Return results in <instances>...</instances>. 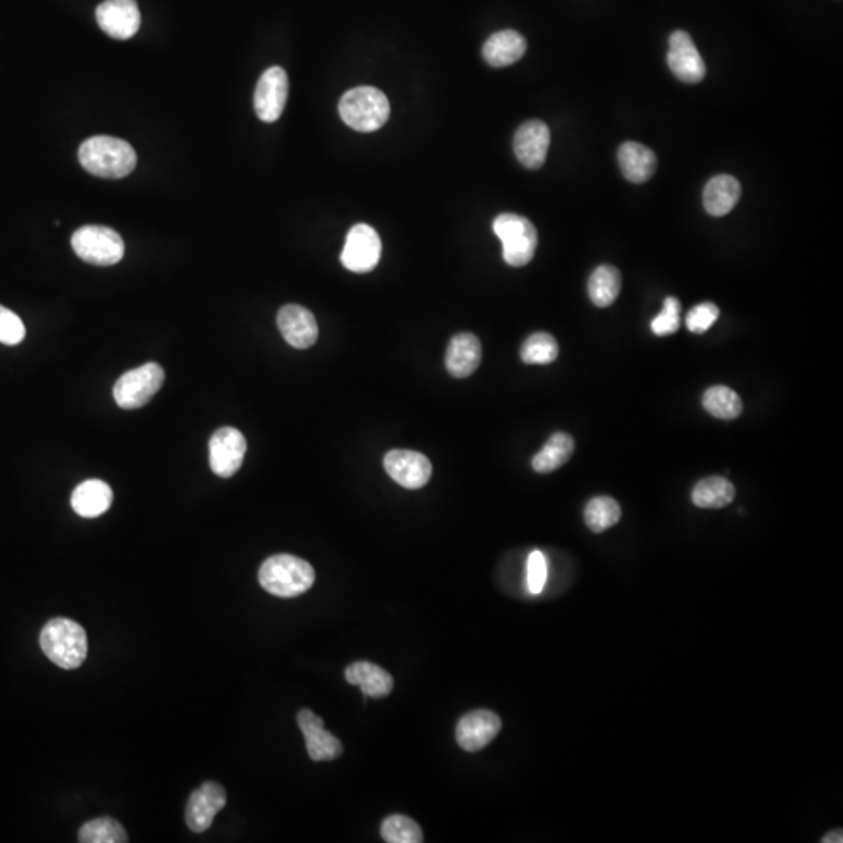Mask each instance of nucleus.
<instances>
[{"instance_id":"5","label":"nucleus","mask_w":843,"mask_h":843,"mask_svg":"<svg viewBox=\"0 0 843 843\" xmlns=\"http://www.w3.org/2000/svg\"><path fill=\"white\" fill-rule=\"evenodd\" d=\"M494 233L503 244V258L513 267L527 266L538 247V232L527 217L505 213L495 217Z\"/></svg>"},{"instance_id":"29","label":"nucleus","mask_w":843,"mask_h":843,"mask_svg":"<svg viewBox=\"0 0 843 843\" xmlns=\"http://www.w3.org/2000/svg\"><path fill=\"white\" fill-rule=\"evenodd\" d=\"M622 508L611 497H595L584 509V520L592 533H603L619 523Z\"/></svg>"},{"instance_id":"36","label":"nucleus","mask_w":843,"mask_h":843,"mask_svg":"<svg viewBox=\"0 0 843 843\" xmlns=\"http://www.w3.org/2000/svg\"><path fill=\"white\" fill-rule=\"evenodd\" d=\"M547 573V559H545L544 553L534 550L528 558L527 564L528 589H530L531 594L538 595L544 591Z\"/></svg>"},{"instance_id":"32","label":"nucleus","mask_w":843,"mask_h":843,"mask_svg":"<svg viewBox=\"0 0 843 843\" xmlns=\"http://www.w3.org/2000/svg\"><path fill=\"white\" fill-rule=\"evenodd\" d=\"M558 355V342L548 333H534L523 342L520 350V358L525 364H550Z\"/></svg>"},{"instance_id":"1","label":"nucleus","mask_w":843,"mask_h":843,"mask_svg":"<svg viewBox=\"0 0 843 843\" xmlns=\"http://www.w3.org/2000/svg\"><path fill=\"white\" fill-rule=\"evenodd\" d=\"M79 161L89 174L100 178H124L136 168V152L124 139L93 136L79 149Z\"/></svg>"},{"instance_id":"15","label":"nucleus","mask_w":843,"mask_h":843,"mask_svg":"<svg viewBox=\"0 0 843 843\" xmlns=\"http://www.w3.org/2000/svg\"><path fill=\"white\" fill-rule=\"evenodd\" d=\"M667 63L670 71L684 83H698L705 79L706 65L695 47L692 36L683 30L670 35Z\"/></svg>"},{"instance_id":"26","label":"nucleus","mask_w":843,"mask_h":843,"mask_svg":"<svg viewBox=\"0 0 843 843\" xmlns=\"http://www.w3.org/2000/svg\"><path fill=\"white\" fill-rule=\"evenodd\" d=\"M736 489L723 477H709L698 481L692 491V502L703 509H720L733 503Z\"/></svg>"},{"instance_id":"16","label":"nucleus","mask_w":843,"mask_h":843,"mask_svg":"<svg viewBox=\"0 0 843 843\" xmlns=\"http://www.w3.org/2000/svg\"><path fill=\"white\" fill-rule=\"evenodd\" d=\"M277 324L280 333L294 349H310L319 338L316 317L300 305H286L278 311Z\"/></svg>"},{"instance_id":"28","label":"nucleus","mask_w":843,"mask_h":843,"mask_svg":"<svg viewBox=\"0 0 843 843\" xmlns=\"http://www.w3.org/2000/svg\"><path fill=\"white\" fill-rule=\"evenodd\" d=\"M703 406L711 416L733 420L742 414L744 405L739 395L728 386H712L703 394Z\"/></svg>"},{"instance_id":"2","label":"nucleus","mask_w":843,"mask_h":843,"mask_svg":"<svg viewBox=\"0 0 843 843\" xmlns=\"http://www.w3.org/2000/svg\"><path fill=\"white\" fill-rule=\"evenodd\" d=\"M261 587L280 598H294L305 594L316 580L313 566L305 559L292 555H275L263 562L258 572Z\"/></svg>"},{"instance_id":"13","label":"nucleus","mask_w":843,"mask_h":843,"mask_svg":"<svg viewBox=\"0 0 843 843\" xmlns=\"http://www.w3.org/2000/svg\"><path fill=\"white\" fill-rule=\"evenodd\" d=\"M389 477L406 489L424 488L430 481V459L414 450H391L383 459Z\"/></svg>"},{"instance_id":"31","label":"nucleus","mask_w":843,"mask_h":843,"mask_svg":"<svg viewBox=\"0 0 843 843\" xmlns=\"http://www.w3.org/2000/svg\"><path fill=\"white\" fill-rule=\"evenodd\" d=\"M381 837L388 843L424 842L422 829L410 817L395 814L381 823Z\"/></svg>"},{"instance_id":"35","label":"nucleus","mask_w":843,"mask_h":843,"mask_svg":"<svg viewBox=\"0 0 843 843\" xmlns=\"http://www.w3.org/2000/svg\"><path fill=\"white\" fill-rule=\"evenodd\" d=\"M719 316V306L711 302L700 303V305L694 306L689 311V314H687L686 325L692 333L701 335V333H705V331H708L714 325V322L719 319Z\"/></svg>"},{"instance_id":"6","label":"nucleus","mask_w":843,"mask_h":843,"mask_svg":"<svg viewBox=\"0 0 843 843\" xmlns=\"http://www.w3.org/2000/svg\"><path fill=\"white\" fill-rule=\"evenodd\" d=\"M72 249L80 260L94 266H113L124 258L121 235L104 225H85L72 235Z\"/></svg>"},{"instance_id":"4","label":"nucleus","mask_w":843,"mask_h":843,"mask_svg":"<svg viewBox=\"0 0 843 843\" xmlns=\"http://www.w3.org/2000/svg\"><path fill=\"white\" fill-rule=\"evenodd\" d=\"M389 114L388 97L374 86L350 89L339 102V116L356 132H377L388 122Z\"/></svg>"},{"instance_id":"7","label":"nucleus","mask_w":843,"mask_h":843,"mask_svg":"<svg viewBox=\"0 0 843 843\" xmlns=\"http://www.w3.org/2000/svg\"><path fill=\"white\" fill-rule=\"evenodd\" d=\"M164 377L163 367L157 363H147L138 369L129 370L116 381L114 400L122 410H138L160 391Z\"/></svg>"},{"instance_id":"8","label":"nucleus","mask_w":843,"mask_h":843,"mask_svg":"<svg viewBox=\"0 0 843 843\" xmlns=\"http://www.w3.org/2000/svg\"><path fill=\"white\" fill-rule=\"evenodd\" d=\"M381 257V239L374 228L358 224L350 230L341 253L342 266L356 274L374 271Z\"/></svg>"},{"instance_id":"10","label":"nucleus","mask_w":843,"mask_h":843,"mask_svg":"<svg viewBox=\"0 0 843 843\" xmlns=\"http://www.w3.org/2000/svg\"><path fill=\"white\" fill-rule=\"evenodd\" d=\"M247 452V441L241 431L232 427L217 430L210 439V466L217 477L230 478L241 469Z\"/></svg>"},{"instance_id":"12","label":"nucleus","mask_w":843,"mask_h":843,"mask_svg":"<svg viewBox=\"0 0 843 843\" xmlns=\"http://www.w3.org/2000/svg\"><path fill=\"white\" fill-rule=\"evenodd\" d=\"M227 804V792L221 784L208 781L194 790L186 804V825L193 833H205L210 829L217 812Z\"/></svg>"},{"instance_id":"25","label":"nucleus","mask_w":843,"mask_h":843,"mask_svg":"<svg viewBox=\"0 0 843 843\" xmlns=\"http://www.w3.org/2000/svg\"><path fill=\"white\" fill-rule=\"evenodd\" d=\"M573 452H575V441L572 436L559 431L548 439L544 449L534 456L531 464L538 474H552L572 458Z\"/></svg>"},{"instance_id":"17","label":"nucleus","mask_w":843,"mask_h":843,"mask_svg":"<svg viewBox=\"0 0 843 843\" xmlns=\"http://www.w3.org/2000/svg\"><path fill=\"white\" fill-rule=\"evenodd\" d=\"M297 723L306 742V751L313 761H333L342 755V744L338 737L328 733L324 720L317 717L310 709H302L297 714Z\"/></svg>"},{"instance_id":"14","label":"nucleus","mask_w":843,"mask_h":843,"mask_svg":"<svg viewBox=\"0 0 843 843\" xmlns=\"http://www.w3.org/2000/svg\"><path fill=\"white\" fill-rule=\"evenodd\" d=\"M502 731V719L488 709L469 712L456 725V742L464 751L474 753L488 747Z\"/></svg>"},{"instance_id":"21","label":"nucleus","mask_w":843,"mask_h":843,"mask_svg":"<svg viewBox=\"0 0 843 843\" xmlns=\"http://www.w3.org/2000/svg\"><path fill=\"white\" fill-rule=\"evenodd\" d=\"M111 503H113V491L102 480L83 481L72 492V509L85 519H94L107 513Z\"/></svg>"},{"instance_id":"9","label":"nucleus","mask_w":843,"mask_h":843,"mask_svg":"<svg viewBox=\"0 0 843 843\" xmlns=\"http://www.w3.org/2000/svg\"><path fill=\"white\" fill-rule=\"evenodd\" d=\"M288 74L280 66L266 69L258 80L253 104L255 113L263 122H275L285 111L288 100Z\"/></svg>"},{"instance_id":"23","label":"nucleus","mask_w":843,"mask_h":843,"mask_svg":"<svg viewBox=\"0 0 843 843\" xmlns=\"http://www.w3.org/2000/svg\"><path fill=\"white\" fill-rule=\"evenodd\" d=\"M346 680L353 686H360L366 697L383 698L391 694L394 687L391 673L372 662H355L346 669Z\"/></svg>"},{"instance_id":"33","label":"nucleus","mask_w":843,"mask_h":843,"mask_svg":"<svg viewBox=\"0 0 843 843\" xmlns=\"http://www.w3.org/2000/svg\"><path fill=\"white\" fill-rule=\"evenodd\" d=\"M681 303L676 297H667L661 313L651 321V331L656 336L673 335L680 328Z\"/></svg>"},{"instance_id":"30","label":"nucleus","mask_w":843,"mask_h":843,"mask_svg":"<svg viewBox=\"0 0 843 843\" xmlns=\"http://www.w3.org/2000/svg\"><path fill=\"white\" fill-rule=\"evenodd\" d=\"M79 842L82 843H125L129 836L121 823L110 817H100L85 823L79 831Z\"/></svg>"},{"instance_id":"20","label":"nucleus","mask_w":843,"mask_h":843,"mask_svg":"<svg viewBox=\"0 0 843 843\" xmlns=\"http://www.w3.org/2000/svg\"><path fill=\"white\" fill-rule=\"evenodd\" d=\"M527 52V40L516 30L494 33L483 46V57L492 68H506Z\"/></svg>"},{"instance_id":"27","label":"nucleus","mask_w":843,"mask_h":843,"mask_svg":"<svg viewBox=\"0 0 843 843\" xmlns=\"http://www.w3.org/2000/svg\"><path fill=\"white\" fill-rule=\"evenodd\" d=\"M620 289H622V277H620L619 269L614 266L597 267L587 283L589 297L598 308H606L616 302Z\"/></svg>"},{"instance_id":"22","label":"nucleus","mask_w":843,"mask_h":843,"mask_svg":"<svg viewBox=\"0 0 843 843\" xmlns=\"http://www.w3.org/2000/svg\"><path fill=\"white\" fill-rule=\"evenodd\" d=\"M617 157L623 177L631 183L648 182L658 168L655 152L641 143L622 144Z\"/></svg>"},{"instance_id":"18","label":"nucleus","mask_w":843,"mask_h":843,"mask_svg":"<svg viewBox=\"0 0 843 843\" xmlns=\"http://www.w3.org/2000/svg\"><path fill=\"white\" fill-rule=\"evenodd\" d=\"M550 147V130L538 119L525 122L514 136V152L517 160L528 169L542 168Z\"/></svg>"},{"instance_id":"19","label":"nucleus","mask_w":843,"mask_h":843,"mask_svg":"<svg viewBox=\"0 0 843 843\" xmlns=\"http://www.w3.org/2000/svg\"><path fill=\"white\" fill-rule=\"evenodd\" d=\"M481 355L483 350L480 339L472 333H459L453 336L447 347L445 367L452 377H470L480 367Z\"/></svg>"},{"instance_id":"34","label":"nucleus","mask_w":843,"mask_h":843,"mask_svg":"<svg viewBox=\"0 0 843 843\" xmlns=\"http://www.w3.org/2000/svg\"><path fill=\"white\" fill-rule=\"evenodd\" d=\"M25 325L18 314L0 305V342L5 346H18L24 341Z\"/></svg>"},{"instance_id":"37","label":"nucleus","mask_w":843,"mask_h":843,"mask_svg":"<svg viewBox=\"0 0 843 843\" xmlns=\"http://www.w3.org/2000/svg\"><path fill=\"white\" fill-rule=\"evenodd\" d=\"M823 843H842L843 842V833L842 829H834V831H829L828 834H825L822 839Z\"/></svg>"},{"instance_id":"3","label":"nucleus","mask_w":843,"mask_h":843,"mask_svg":"<svg viewBox=\"0 0 843 843\" xmlns=\"http://www.w3.org/2000/svg\"><path fill=\"white\" fill-rule=\"evenodd\" d=\"M41 650L54 662L55 666L65 670H74L82 666L88 655V637L82 625L74 620L52 619L44 625L40 636Z\"/></svg>"},{"instance_id":"11","label":"nucleus","mask_w":843,"mask_h":843,"mask_svg":"<svg viewBox=\"0 0 843 843\" xmlns=\"http://www.w3.org/2000/svg\"><path fill=\"white\" fill-rule=\"evenodd\" d=\"M97 24L114 40H130L141 27L136 0H105L96 10Z\"/></svg>"},{"instance_id":"24","label":"nucleus","mask_w":843,"mask_h":843,"mask_svg":"<svg viewBox=\"0 0 843 843\" xmlns=\"http://www.w3.org/2000/svg\"><path fill=\"white\" fill-rule=\"evenodd\" d=\"M740 183L731 175L711 178L703 193V203L711 216L722 217L730 213L740 199Z\"/></svg>"}]
</instances>
